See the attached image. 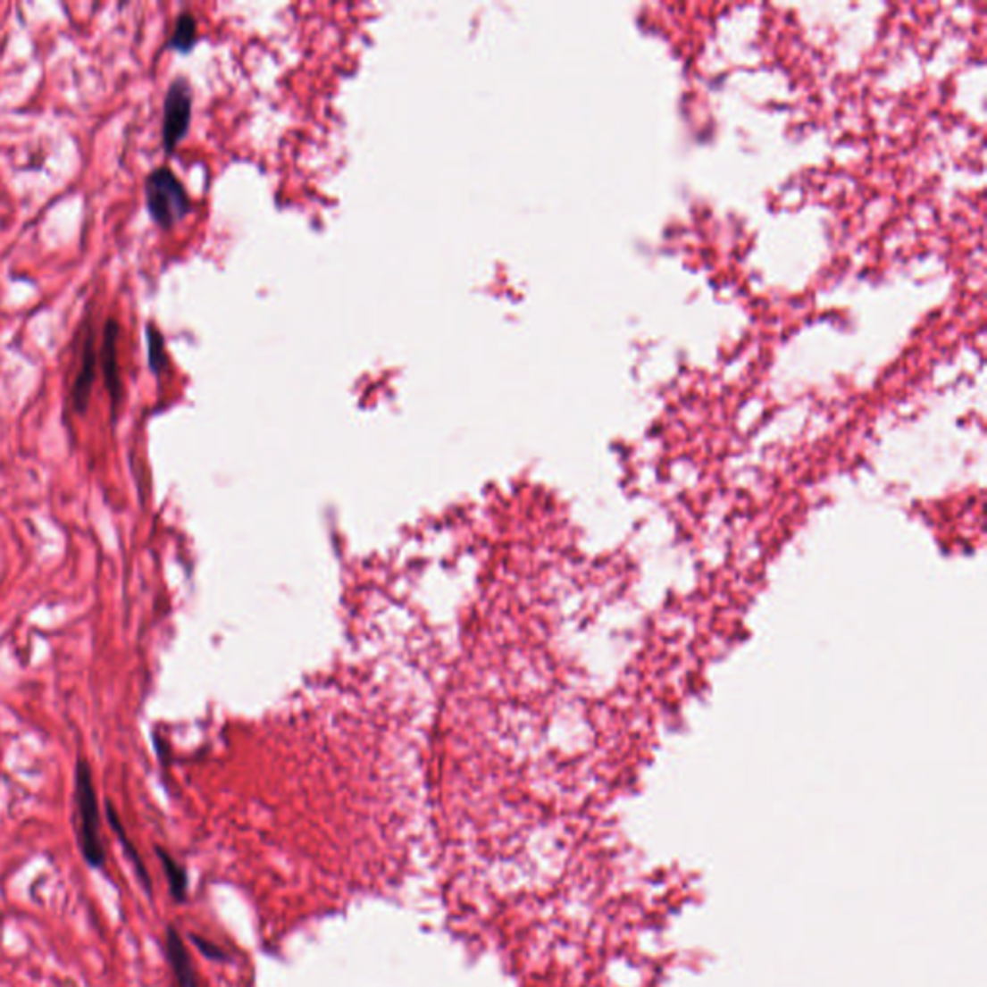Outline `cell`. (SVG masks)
<instances>
[{
  "mask_svg": "<svg viewBox=\"0 0 987 987\" xmlns=\"http://www.w3.org/2000/svg\"><path fill=\"white\" fill-rule=\"evenodd\" d=\"M120 334V326L116 321H106L105 324V336L101 346V369L105 374V382L108 394L113 397V409L116 411L120 399H121V379L118 371V357H116V339Z\"/></svg>",
  "mask_w": 987,
  "mask_h": 987,
  "instance_id": "277c9868",
  "label": "cell"
},
{
  "mask_svg": "<svg viewBox=\"0 0 987 987\" xmlns=\"http://www.w3.org/2000/svg\"><path fill=\"white\" fill-rule=\"evenodd\" d=\"M191 105L193 95L189 83L184 78L170 83L163 116V143L166 153H172L176 145L186 138L191 121Z\"/></svg>",
  "mask_w": 987,
  "mask_h": 987,
  "instance_id": "3957f363",
  "label": "cell"
},
{
  "mask_svg": "<svg viewBox=\"0 0 987 987\" xmlns=\"http://www.w3.org/2000/svg\"><path fill=\"white\" fill-rule=\"evenodd\" d=\"M147 344H149V364L153 372L161 374L163 369L168 364V359L164 355V342L161 332L155 326L147 328Z\"/></svg>",
  "mask_w": 987,
  "mask_h": 987,
  "instance_id": "9c48e42d",
  "label": "cell"
},
{
  "mask_svg": "<svg viewBox=\"0 0 987 987\" xmlns=\"http://www.w3.org/2000/svg\"><path fill=\"white\" fill-rule=\"evenodd\" d=\"M74 807H76V841L83 860L95 870H103L106 862V850L101 837V810L96 800L91 767L85 758L76 762L74 782Z\"/></svg>",
  "mask_w": 987,
  "mask_h": 987,
  "instance_id": "6da1fadb",
  "label": "cell"
},
{
  "mask_svg": "<svg viewBox=\"0 0 987 987\" xmlns=\"http://www.w3.org/2000/svg\"><path fill=\"white\" fill-rule=\"evenodd\" d=\"M195 41H197V20H195L189 12H181L176 20V26L172 31V38L168 41V46L180 53H189Z\"/></svg>",
  "mask_w": 987,
  "mask_h": 987,
  "instance_id": "52a82bcc",
  "label": "cell"
},
{
  "mask_svg": "<svg viewBox=\"0 0 987 987\" xmlns=\"http://www.w3.org/2000/svg\"><path fill=\"white\" fill-rule=\"evenodd\" d=\"M106 810H108V820H111V825H113V830L116 832V837H118V841H120V845L124 847V852H126L128 860L131 862V866L136 868V872H138V875H139V882H141L143 887H145V891L151 893V875H149L147 868H145V862H143V858H141V855H139V850H138L136 847H133V843H131L130 837H128V833H126V830H124V825H121V822L118 820V814L114 812L113 804H108Z\"/></svg>",
  "mask_w": 987,
  "mask_h": 987,
  "instance_id": "8992f818",
  "label": "cell"
},
{
  "mask_svg": "<svg viewBox=\"0 0 987 987\" xmlns=\"http://www.w3.org/2000/svg\"><path fill=\"white\" fill-rule=\"evenodd\" d=\"M156 855L158 858H161L163 862V870L168 877V883H170V893H172V897L178 900V903H181V900L186 899V889H188V880H186V870L180 866V864L168 855V852L161 847H156Z\"/></svg>",
  "mask_w": 987,
  "mask_h": 987,
  "instance_id": "ba28073f",
  "label": "cell"
},
{
  "mask_svg": "<svg viewBox=\"0 0 987 987\" xmlns=\"http://www.w3.org/2000/svg\"><path fill=\"white\" fill-rule=\"evenodd\" d=\"M145 201L153 221L161 228H172L184 218L191 201L186 188L170 168H156L145 181Z\"/></svg>",
  "mask_w": 987,
  "mask_h": 987,
  "instance_id": "7a4b0ae2",
  "label": "cell"
},
{
  "mask_svg": "<svg viewBox=\"0 0 987 987\" xmlns=\"http://www.w3.org/2000/svg\"><path fill=\"white\" fill-rule=\"evenodd\" d=\"M95 364H96V353H95V332L88 334L83 344V355H81V367L74 382V407L78 413H85L89 407L91 399V388L95 381Z\"/></svg>",
  "mask_w": 987,
  "mask_h": 987,
  "instance_id": "5b68a950",
  "label": "cell"
}]
</instances>
